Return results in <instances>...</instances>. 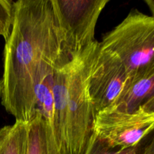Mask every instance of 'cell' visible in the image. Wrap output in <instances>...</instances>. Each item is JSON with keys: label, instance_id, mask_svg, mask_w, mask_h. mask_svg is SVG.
Here are the masks:
<instances>
[{"label": "cell", "instance_id": "6da1fadb", "mask_svg": "<svg viewBox=\"0 0 154 154\" xmlns=\"http://www.w3.org/2000/svg\"><path fill=\"white\" fill-rule=\"evenodd\" d=\"M62 56L69 54L52 0L14 2L4 48L2 104L16 121L29 123L35 118L38 72L48 59Z\"/></svg>", "mask_w": 154, "mask_h": 154}, {"label": "cell", "instance_id": "7a4b0ae2", "mask_svg": "<svg viewBox=\"0 0 154 154\" xmlns=\"http://www.w3.org/2000/svg\"><path fill=\"white\" fill-rule=\"evenodd\" d=\"M97 40L58 65L54 75V136L60 154H84L93 133L95 113L89 72Z\"/></svg>", "mask_w": 154, "mask_h": 154}, {"label": "cell", "instance_id": "3957f363", "mask_svg": "<svg viewBox=\"0 0 154 154\" xmlns=\"http://www.w3.org/2000/svg\"><path fill=\"white\" fill-rule=\"evenodd\" d=\"M100 45L122 63L131 84L154 75V18L133 9Z\"/></svg>", "mask_w": 154, "mask_h": 154}, {"label": "cell", "instance_id": "277c9868", "mask_svg": "<svg viewBox=\"0 0 154 154\" xmlns=\"http://www.w3.org/2000/svg\"><path fill=\"white\" fill-rule=\"evenodd\" d=\"M69 56L95 42L96 24L109 0H52Z\"/></svg>", "mask_w": 154, "mask_h": 154}, {"label": "cell", "instance_id": "5b68a950", "mask_svg": "<svg viewBox=\"0 0 154 154\" xmlns=\"http://www.w3.org/2000/svg\"><path fill=\"white\" fill-rule=\"evenodd\" d=\"M154 131V115L141 107L132 112L113 107L96 114L93 134L113 149L137 147Z\"/></svg>", "mask_w": 154, "mask_h": 154}, {"label": "cell", "instance_id": "8992f818", "mask_svg": "<svg viewBox=\"0 0 154 154\" xmlns=\"http://www.w3.org/2000/svg\"><path fill=\"white\" fill-rule=\"evenodd\" d=\"M130 84L121 62L99 42L89 72V93L95 116L112 106Z\"/></svg>", "mask_w": 154, "mask_h": 154}, {"label": "cell", "instance_id": "52a82bcc", "mask_svg": "<svg viewBox=\"0 0 154 154\" xmlns=\"http://www.w3.org/2000/svg\"><path fill=\"white\" fill-rule=\"evenodd\" d=\"M26 154H60L52 130L38 114L28 123Z\"/></svg>", "mask_w": 154, "mask_h": 154}, {"label": "cell", "instance_id": "ba28073f", "mask_svg": "<svg viewBox=\"0 0 154 154\" xmlns=\"http://www.w3.org/2000/svg\"><path fill=\"white\" fill-rule=\"evenodd\" d=\"M153 96L154 75L132 83L111 107L132 112Z\"/></svg>", "mask_w": 154, "mask_h": 154}, {"label": "cell", "instance_id": "9c48e42d", "mask_svg": "<svg viewBox=\"0 0 154 154\" xmlns=\"http://www.w3.org/2000/svg\"><path fill=\"white\" fill-rule=\"evenodd\" d=\"M28 123L15 121L0 129V154L26 153Z\"/></svg>", "mask_w": 154, "mask_h": 154}, {"label": "cell", "instance_id": "30bf717a", "mask_svg": "<svg viewBox=\"0 0 154 154\" xmlns=\"http://www.w3.org/2000/svg\"><path fill=\"white\" fill-rule=\"evenodd\" d=\"M84 154H138V151L137 147L126 150L113 149L99 140L93 133Z\"/></svg>", "mask_w": 154, "mask_h": 154}, {"label": "cell", "instance_id": "8fae6325", "mask_svg": "<svg viewBox=\"0 0 154 154\" xmlns=\"http://www.w3.org/2000/svg\"><path fill=\"white\" fill-rule=\"evenodd\" d=\"M14 4L11 0H0V36L5 40L10 34L14 17Z\"/></svg>", "mask_w": 154, "mask_h": 154}, {"label": "cell", "instance_id": "7c38bea8", "mask_svg": "<svg viewBox=\"0 0 154 154\" xmlns=\"http://www.w3.org/2000/svg\"><path fill=\"white\" fill-rule=\"evenodd\" d=\"M153 132V136H152L150 141L144 147L142 151L138 154H154V131Z\"/></svg>", "mask_w": 154, "mask_h": 154}, {"label": "cell", "instance_id": "4fadbf2b", "mask_svg": "<svg viewBox=\"0 0 154 154\" xmlns=\"http://www.w3.org/2000/svg\"><path fill=\"white\" fill-rule=\"evenodd\" d=\"M143 109L147 112L150 113L154 115V96L151 99H149L147 102H146L142 106H141Z\"/></svg>", "mask_w": 154, "mask_h": 154}, {"label": "cell", "instance_id": "5bb4252c", "mask_svg": "<svg viewBox=\"0 0 154 154\" xmlns=\"http://www.w3.org/2000/svg\"><path fill=\"white\" fill-rule=\"evenodd\" d=\"M144 2L147 5L149 9L152 14V17L154 18V0H145Z\"/></svg>", "mask_w": 154, "mask_h": 154}, {"label": "cell", "instance_id": "9a60e30c", "mask_svg": "<svg viewBox=\"0 0 154 154\" xmlns=\"http://www.w3.org/2000/svg\"><path fill=\"white\" fill-rule=\"evenodd\" d=\"M2 90H3V84L2 79L0 80V96H2Z\"/></svg>", "mask_w": 154, "mask_h": 154}]
</instances>
